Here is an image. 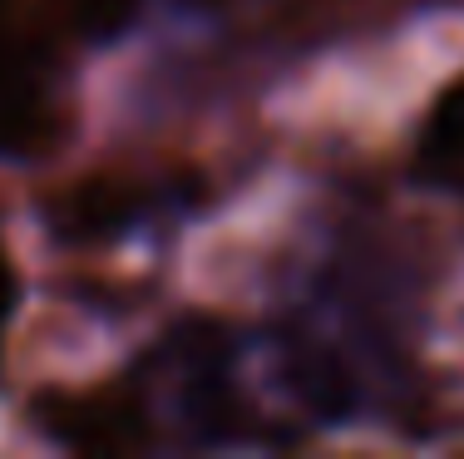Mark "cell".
I'll list each match as a JSON object with an SVG mask.
<instances>
[{
  "instance_id": "obj_2",
  "label": "cell",
  "mask_w": 464,
  "mask_h": 459,
  "mask_svg": "<svg viewBox=\"0 0 464 459\" xmlns=\"http://www.w3.org/2000/svg\"><path fill=\"white\" fill-rule=\"evenodd\" d=\"M10 10H15V0H0V109H10L20 100L15 94V80H20V54H15V25H10Z\"/></svg>"
},
{
  "instance_id": "obj_3",
  "label": "cell",
  "mask_w": 464,
  "mask_h": 459,
  "mask_svg": "<svg viewBox=\"0 0 464 459\" xmlns=\"http://www.w3.org/2000/svg\"><path fill=\"white\" fill-rule=\"evenodd\" d=\"M5 306H10V282H5V257H0V321H5Z\"/></svg>"
},
{
  "instance_id": "obj_1",
  "label": "cell",
  "mask_w": 464,
  "mask_h": 459,
  "mask_svg": "<svg viewBox=\"0 0 464 459\" xmlns=\"http://www.w3.org/2000/svg\"><path fill=\"white\" fill-rule=\"evenodd\" d=\"M425 158L435 163L440 173H455L464 178V80L440 100L435 119L425 129Z\"/></svg>"
}]
</instances>
